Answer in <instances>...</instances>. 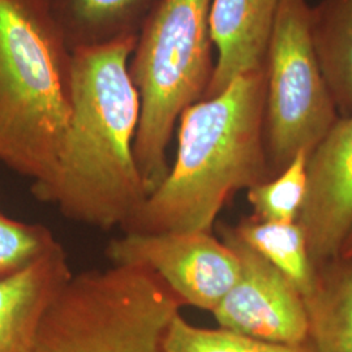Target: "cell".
<instances>
[{
    "label": "cell",
    "mask_w": 352,
    "mask_h": 352,
    "mask_svg": "<svg viewBox=\"0 0 352 352\" xmlns=\"http://www.w3.org/2000/svg\"><path fill=\"white\" fill-rule=\"evenodd\" d=\"M72 50L50 0H0V162L45 184L71 118Z\"/></svg>",
    "instance_id": "obj_3"
},
{
    "label": "cell",
    "mask_w": 352,
    "mask_h": 352,
    "mask_svg": "<svg viewBox=\"0 0 352 352\" xmlns=\"http://www.w3.org/2000/svg\"><path fill=\"white\" fill-rule=\"evenodd\" d=\"M316 55L340 116L352 113V0H321L309 10Z\"/></svg>",
    "instance_id": "obj_13"
},
{
    "label": "cell",
    "mask_w": 352,
    "mask_h": 352,
    "mask_svg": "<svg viewBox=\"0 0 352 352\" xmlns=\"http://www.w3.org/2000/svg\"><path fill=\"white\" fill-rule=\"evenodd\" d=\"M209 10L210 0H158L136 38L129 59L140 98L135 158L148 196L168 174L180 115L201 101L213 77Z\"/></svg>",
    "instance_id": "obj_4"
},
{
    "label": "cell",
    "mask_w": 352,
    "mask_h": 352,
    "mask_svg": "<svg viewBox=\"0 0 352 352\" xmlns=\"http://www.w3.org/2000/svg\"><path fill=\"white\" fill-rule=\"evenodd\" d=\"M158 0H50L72 51L136 38Z\"/></svg>",
    "instance_id": "obj_11"
},
{
    "label": "cell",
    "mask_w": 352,
    "mask_h": 352,
    "mask_svg": "<svg viewBox=\"0 0 352 352\" xmlns=\"http://www.w3.org/2000/svg\"><path fill=\"white\" fill-rule=\"evenodd\" d=\"M265 96L261 67L187 107L176 126L174 164L123 232H213L236 192L269 180Z\"/></svg>",
    "instance_id": "obj_2"
},
{
    "label": "cell",
    "mask_w": 352,
    "mask_h": 352,
    "mask_svg": "<svg viewBox=\"0 0 352 352\" xmlns=\"http://www.w3.org/2000/svg\"><path fill=\"white\" fill-rule=\"evenodd\" d=\"M113 265H142L184 305L213 312L240 274L236 253L213 232H123L110 240Z\"/></svg>",
    "instance_id": "obj_6"
},
{
    "label": "cell",
    "mask_w": 352,
    "mask_h": 352,
    "mask_svg": "<svg viewBox=\"0 0 352 352\" xmlns=\"http://www.w3.org/2000/svg\"><path fill=\"white\" fill-rule=\"evenodd\" d=\"M307 0H279L265 58V148L270 179L311 154L340 113L316 55Z\"/></svg>",
    "instance_id": "obj_5"
},
{
    "label": "cell",
    "mask_w": 352,
    "mask_h": 352,
    "mask_svg": "<svg viewBox=\"0 0 352 352\" xmlns=\"http://www.w3.org/2000/svg\"><path fill=\"white\" fill-rule=\"evenodd\" d=\"M278 6L279 0H210L209 26L217 58L202 100L219 94L239 76L264 67Z\"/></svg>",
    "instance_id": "obj_9"
},
{
    "label": "cell",
    "mask_w": 352,
    "mask_h": 352,
    "mask_svg": "<svg viewBox=\"0 0 352 352\" xmlns=\"http://www.w3.org/2000/svg\"><path fill=\"white\" fill-rule=\"evenodd\" d=\"M232 227L240 239L289 278L304 298L311 294L316 267L298 222H269L250 217Z\"/></svg>",
    "instance_id": "obj_14"
},
{
    "label": "cell",
    "mask_w": 352,
    "mask_h": 352,
    "mask_svg": "<svg viewBox=\"0 0 352 352\" xmlns=\"http://www.w3.org/2000/svg\"><path fill=\"white\" fill-rule=\"evenodd\" d=\"M58 243L50 228L0 213V279L21 273Z\"/></svg>",
    "instance_id": "obj_17"
},
{
    "label": "cell",
    "mask_w": 352,
    "mask_h": 352,
    "mask_svg": "<svg viewBox=\"0 0 352 352\" xmlns=\"http://www.w3.org/2000/svg\"><path fill=\"white\" fill-rule=\"evenodd\" d=\"M162 352H316L311 343L282 344L254 340L222 327L205 329L176 316L168 327Z\"/></svg>",
    "instance_id": "obj_15"
},
{
    "label": "cell",
    "mask_w": 352,
    "mask_h": 352,
    "mask_svg": "<svg viewBox=\"0 0 352 352\" xmlns=\"http://www.w3.org/2000/svg\"><path fill=\"white\" fill-rule=\"evenodd\" d=\"M296 222L315 267L340 257L352 230V113L340 116L308 155L307 193Z\"/></svg>",
    "instance_id": "obj_8"
},
{
    "label": "cell",
    "mask_w": 352,
    "mask_h": 352,
    "mask_svg": "<svg viewBox=\"0 0 352 352\" xmlns=\"http://www.w3.org/2000/svg\"><path fill=\"white\" fill-rule=\"evenodd\" d=\"M72 276L58 243L21 273L0 279V352H30L46 309Z\"/></svg>",
    "instance_id": "obj_10"
},
{
    "label": "cell",
    "mask_w": 352,
    "mask_h": 352,
    "mask_svg": "<svg viewBox=\"0 0 352 352\" xmlns=\"http://www.w3.org/2000/svg\"><path fill=\"white\" fill-rule=\"evenodd\" d=\"M218 231L240 263L238 280L212 312L218 327L272 343H308V312L302 292L240 239L234 227L219 223Z\"/></svg>",
    "instance_id": "obj_7"
},
{
    "label": "cell",
    "mask_w": 352,
    "mask_h": 352,
    "mask_svg": "<svg viewBox=\"0 0 352 352\" xmlns=\"http://www.w3.org/2000/svg\"><path fill=\"white\" fill-rule=\"evenodd\" d=\"M340 257L343 260L352 261V230L350 231L347 239L344 241L342 250H340Z\"/></svg>",
    "instance_id": "obj_18"
},
{
    "label": "cell",
    "mask_w": 352,
    "mask_h": 352,
    "mask_svg": "<svg viewBox=\"0 0 352 352\" xmlns=\"http://www.w3.org/2000/svg\"><path fill=\"white\" fill-rule=\"evenodd\" d=\"M308 153H299L277 176L247 192L254 218L269 222H296L307 193Z\"/></svg>",
    "instance_id": "obj_16"
},
{
    "label": "cell",
    "mask_w": 352,
    "mask_h": 352,
    "mask_svg": "<svg viewBox=\"0 0 352 352\" xmlns=\"http://www.w3.org/2000/svg\"><path fill=\"white\" fill-rule=\"evenodd\" d=\"M136 38L72 51L63 151L50 180L32 186L38 201L102 231L123 230L148 197L135 158L140 98L129 59Z\"/></svg>",
    "instance_id": "obj_1"
},
{
    "label": "cell",
    "mask_w": 352,
    "mask_h": 352,
    "mask_svg": "<svg viewBox=\"0 0 352 352\" xmlns=\"http://www.w3.org/2000/svg\"><path fill=\"white\" fill-rule=\"evenodd\" d=\"M309 343L316 352H352V261L336 258L316 267L304 298Z\"/></svg>",
    "instance_id": "obj_12"
}]
</instances>
